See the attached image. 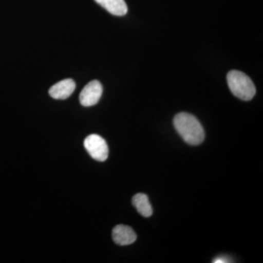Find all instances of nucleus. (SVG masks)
<instances>
[{"label":"nucleus","instance_id":"20e7f679","mask_svg":"<svg viewBox=\"0 0 263 263\" xmlns=\"http://www.w3.org/2000/svg\"><path fill=\"white\" fill-rule=\"evenodd\" d=\"M103 95V86L100 81H92L81 91L79 100L83 106L90 107L96 105Z\"/></svg>","mask_w":263,"mask_h":263},{"label":"nucleus","instance_id":"7ed1b4c3","mask_svg":"<svg viewBox=\"0 0 263 263\" xmlns=\"http://www.w3.org/2000/svg\"><path fill=\"white\" fill-rule=\"evenodd\" d=\"M84 147L94 160L104 162L108 159V144L101 136L90 135L85 139Z\"/></svg>","mask_w":263,"mask_h":263},{"label":"nucleus","instance_id":"0eeeda50","mask_svg":"<svg viewBox=\"0 0 263 263\" xmlns=\"http://www.w3.org/2000/svg\"><path fill=\"white\" fill-rule=\"evenodd\" d=\"M98 4L103 7L109 13L117 16L127 14V5L124 0H95Z\"/></svg>","mask_w":263,"mask_h":263},{"label":"nucleus","instance_id":"423d86ee","mask_svg":"<svg viewBox=\"0 0 263 263\" xmlns=\"http://www.w3.org/2000/svg\"><path fill=\"white\" fill-rule=\"evenodd\" d=\"M75 89V81L70 79H65L53 85L49 89V95L57 100H65L73 93Z\"/></svg>","mask_w":263,"mask_h":263},{"label":"nucleus","instance_id":"f03ea898","mask_svg":"<svg viewBox=\"0 0 263 263\" xmlns=\"http://www.w3.org/2000/svg\"><path fill=\"white\" fill-rule=\"evenodd\" d=\"M228 86L231 92L237 98L249 101L256 94L253 81L248 76L238 70H231L227 76Z\"/></svg>","mask_w":263,"mask_h":263},{"label":"nucleus","instance_id":"f257e3e1","mask_svg":"<svg viewBox=\"0 0 263 263\" xmlns=\"http://www.w3.org/2000/svg\"><path fill=\"white\" fill-rule=\"evenodd\" d=\"M176 131L188 144L196 146L205 138V132L197 118L188 113H180L174 118Z\"/></svg>","mask_w":263,"mask_h":263},{"label":"nucleus","instance_id":"6e6552de","mask_svg":"<svg viewBox=\"0 0 263 263\" xmlns=\"http://www.w3.org/2000/svg\"><path fill=\"white\" fill-rule=\"evenodd\" d=\"M133 204L139 214L144 217H149L152 215L153 210L148 197L145 194L138 193L135 195L133 198Z\"/></svg>","mask_w":263,"mask_h":263},{"label":"nucleus","instance_id":"1a4fd4ad","mask_svg":"<svg viewBox=\"0 0 263 263\" xmlns=\"http://www.w3.org/2000/svg\"><path fill=\"white\" fill-rule=\"evenodd\" d=\"M228 259L226 258V257H217V258H216L214 259L213 262H216V263H224V262H228L229 261H228Z\"/></svg>","mask_w":263,"mask_h":263},{"label":"nucleus","instance_id":"39448f33","mask_svg":"<svg viewBox=\"0 0 263 263\" xmlns=\"http://www.w3.org/2000/svg\"><path fill=\"white\" fill-rule=\"evenodd\" d=\"M112 238L117 245L127 246L136 241L137 235L130 227L119 224L114 228Z\"/></svg>","mask_w":263,"mask_h":263}]
</instances>
